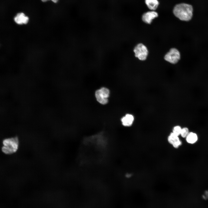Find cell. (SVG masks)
Returning a JSON list of instances; mask_svg holds the SVG:
<instances>
[{
	"instance_id": "1",
	"label": "cell",
	"mask_w": 208,
	"mask_h": 208,
	"mask_svg": "<svg viewBox=\"0 0 208 208\" xmlns=\"http://www.w3.org/2000/svg\"><path fill=\"white\" fill-rule=\"evenodd\" d=\"M193 11L192 5L182 3L176 5L174 8L173 12L175 16L180 20L187 21L191 19Z\"/></svg>"
},
{
	"instance_id": "2",
	"label": "cell",
	"mask_w": 208,
	"mask_h": 208,
	"mask_svg": "<svg viewBox=\"0 0 208 208\" xmlns=\"http://www.w3.org/2000/svg\"><path fill=\"white\" fill-rule=\"evenodd\" d=\"M3 146L2 151L7 154H12L16 152L18 146V140L17 137L5 139L3 141Z\"/></svg>"
},
{
	"instance_id": "3",
	"label": "cell",
	"mask_w": 208,
	"mask_h": 208,
	"mask_svg": "<svg viewBox=\"0 0 208 208\" xmlns=\"http://www.w3.org/2000/svg\"><path fill=\"white\" fill-rule=\"evenodd\" d=\"M109 93V91L108 88L103 87L96 90L95 92V96L99 103L105 105L108 102V98Z\"/></svg>"
},
{
	"instance_id": "4",
	"label": "cell",
	"mask_w": 208,
	"mask_h": 208,
	"mask_svg": "<svg viewBox=\"0 0 208 208\" xmlns=\"http://www.w3.org/2000/svg\"><path fill=\"white\" fill-rule=\"evenodd\" d=\"M135 56L140 60H144L147 56L148 51L145 46L142 43L138 44L134 48Z\"/></svg>"
},
{
	"instance_id": "5",
	"label": "cell",
	"mask_w": 208,
	"mask_h": 208,
	"mask_svg": "<svg viewBox=\"0 0 208 208\" xmlns=\"http://www.w3.org/2000/svg\"><path fill=\"white\" fill-rule=\"evenodd\" d=\"M164 58L167 62L172 64L177 63L180 58V54L176 49H171L165 55Z\"/></svg>"
},
{
	"instance_id": "6",
	"label": "cell",
	"mask_w": 208,
	"mask_h": 208,
	"mask_svg": "<svg viewBox=\"0 0 208 208\" xmlns=\"http://www.w3.org/2000/svg\"><path fill=\"white\" fill-rule=\"evenodd\" d=\"M167 141L169 144L176 149L179 148L182 143L179 136L175 135L172 132L168 135Z\"/></svg>"
},
{
	"instance_id": "7",
	"label": "cell",
	"mask_w": 208,
	"mask_h": 208,
	"mask_svg": "<svg viewBox=\"0 0 208 208\" xmlns=\"http://www.w3.org/2000/svg\"><path fill=\"white\" fill-rule=\"evenodd\" d=\"M134 116L130 113H127L122 116L121 119L122 125L125 127H129L133 124L135 121Z\"/></svg>"
},
{
	"instance_id": "8",
	"label": "cell",
	"mask_w": 208,
	"mask_h": 208,
	"mask_svg": "<svg viewBox=\"0 0 208 208\" xmlns=\"http://www.w3.org/2000/svg\"><path fill=\"white\" fill-rule=\"evenodd\" d=\"M158 16V13L153 11H149L144 13L142 17V21L145 23L151 24L153 19Z\"/></svg>"
},
{
	"instance_id": "9",
	"label": "cell",
	"mask_w": 208,
	"mask_h": 208,
	"mask_svg": "<svg viewBox=\"0 0 208 208\" xmlns=\"http://www.w3.org/2000/svg\"><path fill=\"white\" fill-rule=\"evenodd\" d=\"M29 20V17L23 12L17 13L14 18V21L19 25L26 24L28 23Z\"/></svg>"
},
{
	"instance_id": "10",
	"label": "cell",
	"mask_w": 208,
	"mask_h": 208,
	"mask_svg": "<svg viewBox=\"0 0 208 208\" xmlns=\"http://www.w3.org/2000/svg\"><path fill=\"white\" fill-rule=\"evenodd\" d=\"M185 139L186 142L188 144H193L196 143L198 141V137L196 133L190 131Z\"/></svg>"
},
{
	"instance_id": "11",
	"label": "cell",
	"mask_w": 208,
	"mask_h": 208,
	"mask_svg": "<svg viewBox=\"0 0 208 208\" xmlns=\"http://www.w3.org/2000/svg\"><path fill=\"white\" fill-rule=\"evenodd\" d=\"M145 2L148 7L153 10H156L159 4L158 0H145Z\"/></svg>"
},
{
	"instance_id": "12",
	"label": "cell",
	"mask_w": 208,
	"mask_h": 208,
	"mask_svg": "<svg viewBox=\"0 0 208 208\" xmlns=\"http://www.w3.org/2000/svg\"><path fill=\"white\" fill-rule=\"evenodd\" d=\"M182 128V127L181 126L179 125H176L173 127L172 132L175 135L179 136H180Z\"/></svg>"
},
{
	"instance_id": "13",
	"label": "cell",
	"mask_w": 208,
	"mask_h": 208,
	"mask_svg": "<svg viewBox=\"0 0 208 208\" xmlns=\"http://www.w3.org/2000/svg\"><path fill=\"white\" fill-rule=\"evenodd\" d=\"M190 131L187 127H182L180 136L183 138H185Z\"/></svg>"
},
{
	"instance_id": "14",
	"label": "cell",
	"mask_w": 208,
	"mask_h": 208,
	"mask_svg": "<svg viewBox=\"0 0 208 208\" xmlns=\"http://www.w3.org/2000/svg\"><path fill=\"white\" fill-rule=\"evenodd\" d=\"M43 2H45L48 1H51L54 3H56L57 2L58 0H41Z\"/></svg>"
}]
</instances>
